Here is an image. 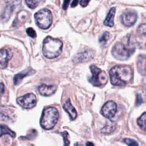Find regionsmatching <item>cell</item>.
<instances>
[{
  "instance_id": "cell-1",
  "label": "cell",
  "mask_w": 146,
  "mask_h": 146,
  "mask_svg": "<svg viewBox=\"0 0 146 146\" xmlns=\"http://www.w3.org/2000/svg\"><path fill=\"white\" fill-rule=\"evenodd\" d=\"M135 44L131 36L127 35L122 42L116 43L112 48V54L117 59L125 60L128 59L135 51Z\"/></svg>"
},
{
  "instance_id": "cell-2",
  "label": "cell",
  "mask_w": 146,
  "mask_h": 146,
  "mask_svg": "<svg viewBox=\"0 0 146 146\" xmlns=\"http://www.w3.org/2000/svg\"><path fill=\"white\" fill-rule=\"evenodd\" d=\"M109 74L111 83L117 86H125L133 77L132 70L127 66H115L110 70Z\"/></svg>"
},
{
  "instance_id": "cell-3",
  "label": "cell",
  "mask_w": 146,
  "mask_h": 146,
  "mask_svg": "<svg viewBox=\"0 0 146 146\" xmlns=\"http://www.w3.org/2000/svg\"><path fill=\"white\" fill-rule=\"evenodd\" d=\"M62 46L63 43L59 39L47 36L43 42L42 52L47 58H55L61 54Z\"/></svg>"
},
{
  "instance_id": "cell-4",
  "label": "cell",
  "mask_w": 146,
  "mask_h": 146,
  "mask_svg": "<svg viewBox=\"0 0 146 146\" xmlns=\"http://www.w3.org/2000/svg\"><path fill=\"white\" fill-rule=\"evenodd\" d=\"M59 112L56 108L49 107L45 108L41 116L40 124L44 129H51L56 124L59 119Z\"/></svg>"
},
{
  "instance_id": "cell-5",
  "label": "cell",
  "mask_w": 146,
  "mask_h": 146,
  "mask_svg": "<svg viewBox=\"0 0 146 146\" xmlns=\"http://www.w3.org/2000/svg\"><path fill=\"white\" fill-rule=\"evenodd\" d=\"M34 18L36 25L42 29H47L52 24V14L51 11L47 9H42L38 11L35 14Z\"/></svg>"
},
{
  "instance_id": "cell-6",
  "label": "cell",
  "mask_w": 146,
  "mask_h": 146,
  "mask_svg": "<svg viewBox=\"0 0 146 146\" xmlns=\"http://www.w3.org/2000/svg\"><path fill=\"white\" fill-rule=\"evenodd\" d=\"M90 68L91 72V76L89 78L88 80L92 85L100 87L106 84L108 81V77L104 71L95 65H91Z\"/></svg>"
},
{
  "instance_id": "cell-7",
  "label": "cell",
  "mask_w": 146,
  "mask_h": 146,
  "mask_svg": "<svg viewBox=\"0 0 146 146\" xmlns=\"http://www.w3.org/2000/svg\"><path fill=\"white\" fill-rule=\"evenodd\" d=\"M17 102L23 108L30 109L35 106L36 104V98L34 94L30 93L18 98L17 99Z\"/></svg>"
},
{
  "instance_id": "cell-8",
  "label": "cell",
  "mask_w": 146,
  "mask_h": 146,
  "mask_svg": "<svg viewBox=\"0 0 146 146\" xmlns=\"http://www.w3.org/2000/svg\"><path fill=\"white\" fill-rule=\"evenodd\" d=\"M117 106L115 102L112 100L107 102L102 107L101 113L105 117L111 119L113 117L116 112Z\"/></svg>"
},
{
  "instance_id": "cell-9",
  "label": "cell",
  "mask_w": 146,
  "mask_h": 146,
  "mask_svg": "<svg viewBox=\"0 0 146 146\" xmlns=\"http://www.w3.org/2000/svg\"><path fill=\"white\" fill-rule=\"evenodd\" d=\"M137 19V14L134 11H128L124 12L121 16V20L123 24L129 27L133 25Z\"/></svg>"
},
{
  "instance_id": "cell-10",
  "label": "cell",
  "mask_w": 146,
  "mask_h": 146,
  "mask_svg": "<svg viewBox=\"0 0 146 146\" xmlns=\"http://www.w3.org/2000/svg\"><path fill=\"white\" fill-rule=\"evenodd\" d=\"M94 52L92 50L88 49L76 54L73 58V61L75 63H80L87 62L94 58Z\"/></svg>"
},
{
  "instance_id": "cell-11",
  "label": "cell",
  "mask_w": 146,
  "mask_h": 146,
  "mask_svg": "<svg viewBox=\"0 0 146 146\" xmlns=\"http://www.w3.org/2000/svg\"><path fill=\"white\" fill-rule=\"evenodd\" d=\"M13 56V52L11 49L2 48L0 50V69L6 67L9 60Z\"/></svg>"
},
{
  "instance_id": "cell-12",
  "label": "cell",
  "mask_w": 146,
  "mask_h": 146,
  "mask_svg": "<svg viewBox=\"0 0 146 146\" xmlns=\"http://www.w3.org/2000/svg\"><path fill=\"white\" fill-rule=\"evenodd\" d=\"M57 88L55 85H46L44 84H41L38 87L39 93L44 96H48L55 93Z\"/></svg>"
},
{
  "instance_id": "cell-13",
  "label": "cell",
  "mask_w": 146,
  "mask_h": 146,
  "mask_svg": "<svg viewBox=\"0 0 146 146\" xmlns=\"http://www.w3.org/2000/svg\"><path fill=\"white\" fill-rule=\"evenodd\" d=\"M0 118L4 121H13L15 119L14 110L8 107H1Z\"/></svg>"
},
{
  "instance_id": "cell-14",
  "label": "cell",
  "mask_w": 146,
  "mask_h": 146,
  "mask_svg": "<svg viewBox=\"0 0 146 146\" xmlns=\"http://www.w3.org/2000/svg\"><path fill=\"white\" fill-rule=\"evenodd\" d=\"M137 68L138 71L144 76H146V56L140 55L137 60Z\"/></svg>"
},
{
  "instance_id": "cell-15",
  "label": "cell",
  "mask_w": 146,
  "mask_h": 146,
  "mask_svg": "<svg viewBox=\"0 0 146 146\" xmlns=\"http://www.w3.org/2000/svg\"><path fill=\"white\" fill-rule=\"evenodd\" d=\"M64 110L67 112L70 117L72 120H74L76 119L77 116V112L75 109V108L72 105L70 99H68L64 104L63 106Z\"/></svg>"
},
{
  "instance_id": "cell-16",
  "label": "cell",
  "mask_w": 146,
  "mask_h": 146,
  "mask_svg": "<svg viewBox=\"0 0 146 146\" xmlns=\"http://www.w3.org/2000/svg\"><path fill=\"white\" fill-rule=\"evenodd\" d=\"M137 34L139 43L144 47V44H146V24H142L138 27Z\"/></svg>"
},
{
  "instance_id": "cell-17",
  "label": "cell",
  "mask_w": 146,
  "mask_h": 146,
  "mask_svg": "<svg viewBox=\"0 0 146 146\" xmlns=\"http://www.w3.org/2000/svg\"><path fill=\"white\" fill-rule=\"evenodd\" d=\"M34 72H35L34 70H33L31 68H29V69L25 70L23 71L22 72L17 74L14 78V83L15 85L18 84L25 77L29 76V75H31Z\"/></svg>"
},
{
  "instance_id": "cell-18",
  "label": "cell",
  "mask_w": 146,
  "mask_h": 146,
  "mask_svg": "<svg viewBox=\"0 0 146 146\" xmlns=\"http://www.w3.org/2000/svg\"><path fill=\"white\" fill-rule=\"evenodd\" d=\"M6 2V9H5V14L10 13L12 12V11L18 6H19L21 4V0H5Z\"/></svg>"
},
{
  "instance_id": "cell-19",
  "label": "cell",
  "mask_w": 146,
  "mask_h": 146,
  "mask_svg": "<svg viewBox=\"0 0 146 146\" xmlns=\"http://www.w3.org/2000/svg\"><path fill=\"white\" fill-rule=\"evenodd\" d=\"M115 13H116V8L115 7H112L109 11L106 17V18L104 20V25L105 26H107L108 27H112L113 26V24H114L113 19H114V16H115Z\"/></svg>"
},
{
  "instance_id": "cell-20",
  "label": "cell",
  "mask_w": 146,
  "mask_h": 146,
  "mask_svg": "<svg viewBox=\"0 0 146 146\" xmlns=\"http://www.w3.org/2000/svg\"><path fill=\"white\" fill-rule=\"evenodd\" d=\"M5 134L9 135L13 137H14L15 136V133H14V132L10 129L7 126L4 124H0V136Z\"/></svg>"
},
{
  "instance_id": "cell-21",
  "label": "cell",
  "mask_w": 146,
  "mask_h": 146,
  "mask_svg": "<svg viewBox=\"0 0 146 146\" xmlns=\"http://www.w3.org/2000/svg\"><path fill=\"white\" fill-rule=\"evenodd\" d=\"M115 129V124L113 123L107 124L102 129L100 132L103 134H109L112 133Z\"/></svg>"
},
{
  "instance_id": "cell-22",
  "label": "cell",
  "mask_w": 146,
  "mask_h": 146,
  "mask_svg": "<svg viewBox=\"0 0 146 146\" xmlns=\"http://www.w3.org/2000/svg\"><path fill=\"white\" fill-rule=\"evenodd\" d=\"M137 123L140 128L146 132V112L143 113L138 119Z\"/></svg>"
},
{
  "instance_id": "cell-23",
  "label": "cell",
  "mask_w": 146,
  "mask_h": 146,
  "mask_svg": "<svg viewBox=\"0 0 146 146\" xmlns=\"http://www.w3.org/2000/svg\"><path fill=\"white\" fill-rule=\"evenodd\" d=\"M109 36H110V34L108 32L106 31L103 33L102 36L99 38V43L103 45L107 43V40H108Z\"/></svg>"
},
{
  "instance_id": "cell-24",
  "label": "cell",
  "mask_w": 146,
  "mask_h": 146,
  "mask_svg": "<svg viewBox=\"0 0 146 146\" xmlns=\"http://www.w3.org/2000/svg\"><path fill=\"white\" fill-rule=\"evenodd\" d=\"M41 0H25V2L29 7L34 9L36 7Z\"/></svg>"
},
{
  "instance_id": "cell-25",
  "label": "cell",
  "mask_w": 146,
  "mask_h": 146,
  "mask_svg": "<svg viewBox=\"0 0 146 146\" xmlns=\"http://www.w3.org/2000/svg\"><path fill=\"white\" fill-rule=\"evenodd\" d=\"M61 135L63 136L64 141V146H69L70 144V136L67 131L61 132Z\"/></svg>"
},
{
  "instance_id": "cell-26",
  "label": "cell",
  "mask_w": 146,
  "mask_h": 146,
  "mask_svg": "<svg viewBox=\"0 0 146 146\" xmlns=\"http://www.w3.org/2000/svg\"><path fill=\"white\" fill-rule=\"evenodd\" d=\"M123 141L128 146H139L137 142L132 139L125 138L123 139Z\"/></svg>"
},
{
  "instance_id": "cell-27",
  "label": "cell",
  "mask_w": 146,
  "mask_h": 146,
  "mask_svg": "<svg viewBox=\"0 0 146 146\" xmlns=\"http://www.w3.org/2000/svg\"><path fill=\"white\" fill-rule=\"evenodd\" d=\"M26 33L28 34L29 36H30V37L33 38H35L36 36V32L35 31V30L31 28V27H29L26 29Z\"/></svg>"
},
{
  "instance_id": "cell-28",
  "label": "cell",
  "mask_w": 146,
  "mask_h": 146,
  "mask_svg": "<svg viewBox=\"0 0 146 146\" xmlns=\"http://www.w3.org/2000/svg\"><path fill=\"white\" fill-rule=\"evenodd\" d=\"M144 102L143 98H142V96L140 94H137V98H136V104L137 106H139L140 104H141L143 102Z\"/></svg>"
},
{
  "instance_id": "cell-29",
  "label": "cell",
  "mask_w": 146,
  "mask_h": 146,
  "mask_svg": "<svg viewBox=\"0 0 146 146\" xmlns=\"http://www.w3.org/2000/svg\"><path fill=\"white\" fill-rule=\"evenodd\" d=\"M90 0H80V5L82 7H86L88 4Z\"/></svg>"
},
{
  "instance_id": "cell-30",
  "label": "cell",
  "mask_w": 146,
  "mask_h": 146,
  "mask_svg": "<svg viewBox=\"0 0 146 146\" xmlns=\"http://www.w3.org/2000/svg\"><path fill=\"white\" fill-rule=\"evenodd\" d=\"M71 0H64V2H63V5H62V8L64 10H66L68 7V4L70 3Z\"/></svg>"
},
{
  "instance_id": "cell-31",
  "label": "cell",
  "mask_w": 146,
  "mask_h": 146,
  "mask_svg": "<svg viewBox=\"0 0 146 146\" xmlns=\"http://www.w3.org/2000/svg\"><path fill=\"white\" fill-rule=\"evenodd\" d=\"M142 94H143V96L142 98L143 99V100H145L146 101V84L144 86L143 88V91H142Z\"/></svg>"
},
{
  "instance_id": "cell-32",
  "label": "cell",
  "mask_w": 146,
  "mask_h": 146,
  "mask_svg": "<svg viewBox=\"0 0 146 146\" xmlns=\"http://www.w3.org/2000/svg\"><path fill=\"white\" fill-rule=\"evenodd\" d=\"M5 91V86L3 83H0V95L3 94Z\"/></svg>"
},
{
  "instance_id": "cell-33",
  "label": "cell",
  "mask_w": 146,
  "mask_h": 146,
  "mask_svg": "<svg viewBox=\"0 0 146 146\" xmlns=\"http://www.w3.org/2000/svg\"><path fill=\"white\" fill-rule=\"evenodd\" d=\"M86 146H94V144L92 142L87 141L86 143Z\"/></svg>"
},
{
  "instance_id": "cell-34",
  "label": "cell",
  "mask_w": 146,
  "mask_h": 146,
  "mask_svg": "<svg viewBox=\"0 0 146 146\" xmlns=\"http://www.w3.org/2000/svg\"><path fill=\"white\" fill-rule=\"evenodd\" d=\"M74 146H83L81 143H76L75 144H74Z\"/></svg>"
}]
</instances>
